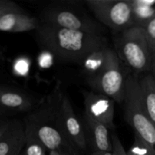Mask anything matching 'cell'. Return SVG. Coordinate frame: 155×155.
Wrapping results in <instances>:
<instances>
[{
    "mask_svg": "<svg viewBox=\"0 0 155 155\" xmlns=\"http://www.w3.org/2000/svg\"><path fill=\"white\" fill-rule=\"evenodd\" d=\"M36 33L39 45L58 59L79 65L92 51L108 46L107 38L100 35L42 24Z\"/></svg>",
    "mask_w": 155,
    "mask_h": 155,
    "instance_id": "cell-1",
    "label": "cell"
},
{
    "mask_svg": "<svg viewBox=\"0 0 155 155\" xmlns=\"http://www.w3.org/2000/svg\"><path fill=\"white\" fill-rule=\"evenodd\" d=\"M114 50L120 60L135 74L151 71L152 54L142 27H133L117 33Z\"/></svg>",
    "mask_w": 155,
    "mask_h": 155,
    "instance_id": "cell-2",
    "label": "cell"
},
{
    "mask_svg": "<svg viewBox=\"0 0 155 155\" xmlns=\"http://www.w3.org/2000/svg\"><path fill=\"white\" fill-rule=\"evenodd\" d=\"M124 120L155 153V126L144 106L139 77L128 74L126 80L124 100Z\"/></svg>",
    "mask_w": 155,
    "mask_h": 155,
    "instance_id": "cell-3",
    "label": "cell"
},
{
    "mask_svg": "<svg viewBox=\"0 0 155 155\" xmlns=\"http://www.w3.org/2000/svg\"><path fill=\"white\" fill-rule=\"evenodd\" d=\"M40 24L58 28L104 36V28L88 15L61 6H49L40 12Z\"/></svg>",
    "mask_w": 155,
    "mask_h": 155,
    "instance_id": "cell-4",
    "label": "cell"
},
{
    "mask_svg": "<svg viewBox=\"0 0 155 155\" xmlns=\"http://www.w3.org/2000/svg\"><path fill=\"white\" fill-rule=\"evenodd\" d=\"M126 80L120 60L112 48L109 50L106 64L99 74L93 78L86 79L93 92L110 97L116 103L124 102Z\"/></svg>",
    "mask_w": 155,
    "mask_h": 155,
    "instance_id": "cell-5",
    "label": "cell"
},
{
    "mask_svg": "<svg viewBox=\"0 0 155 155\" xmlns=\"http://www.w3.org/2000/svg\"><path fill=\"white\" fill-rule=\"evenodd\" d=\"M87 7L101 24L117 33L133 27L130 0H87Z\"/></svg>",
    "mask_w": 155,
    "mask_h": 155,
    "instance_id": "cell-6",
    "label": "cell"
},
{
    "mask_svg": "<svg viewBox=\"0 0 155 155\" xmlns=\"http://www.w3.org/2000/svg\"><path fill=\"white\" fill-rule=\"evenodd\" d=\"M56 127L64 137L80 152L88 149L83 125L74 112L66 94H62L56 114Z\"/></svg>",
    "mask_w": 155,
    "mask_h": 155,
    "instance_id": "cell-7",
    "label": "cell"
},
{
    "mask_svg": "<svg viewBox=\"0 0 155 155\" xmlns=\"http://www.w3.org/2000/svg\"><path fill=\"white\" fill-rule=\"evenodd\" d=\"M27 138L39 141L48 151L79 155V151L64 137L56 125H31L24 124Z\"/></svg>",
    "mask_w": 155,
    "mask_h": 155,
    "instance_id": "cell-8",
    "label": "cell"
},
{
    "mask_svg": "<svg viewBox=\"0 0 155 155\" xmlns=\"http://www.w3.org/2000/svg\"><path fill=\"white\" fill-rule=\"evenodd\" d=\"M84 114L92 120L105 126L110 130L114 129L115 101L110 97L90 91L83 93Z\"/></svg>",
    "mask_w": 155,
    "mask_h": 155,
    "instance_id": "cell-9",
    "label": "cell"
},
{
    "mask_svg": "<svg viewBox=\"0 0 155 155\" xmlns=\"http://www.w3.org/2000/svg\"><path fill=\"white\" fill-rule=\"evenodd\" d=\"M42 100L24 91L0 86V108L7 112H31Z\"/></svg>",
    "mask_w": 155,
    "mask_h": 155,
    "instance_id": "cell-10",
    "label": "cell"
},
{
    "mask_svg": "<svg viewBox=\"0 0 155 155\" xmlns=\"http://www.w3.org/2000/svg\"><path fill=\"white\" fill-rule=\"evenodd\" d=\"M83 128L91 152H112L111 134L105 126L83 115Z\"/></svg>",
    "mask_w": 155,
    "mask_h": 155,
    "instance_id": "cell-11",
    "label": "cell"
},
{
    "mask_svg": "<svg viewBox=\"0 0 155 155\" xmlns=\"http://www.w3.org/2000/svg\"><path fill=\"white\" fill-rule=\"evenodd\" d=\"M26 144L24 123L11 120L7 130L0 140V155H20Z\"/></svg>",
    "mask_w": 155,
    "mask_h": 155,
    "instance_id": "cell-12",
    "label": "cell"
},
{
    "mask_svg": "<svg viewBox=\"0 0 155 155\" xmlns=\"http://www.w3.org/2000/svg\"><path fill=\"white\" fill-rule=\"evenodd\" d=\"M40 26L38 18L24 11L9 12L0 17V31L7 33H24L36 30Z\"/></svg>",
    "mask_w": 155,
    "mask_h": 155,
    "instance_id": "cell-13",
    "label": "cell"
},
{
    "mask_svg": "<svg viewBox=\"0 0 155 155\" xmlns=\"http://www.w3.org/2000/svg\"><path fill=\"white\" fill-rule=\"evenodd\" d=\"M133 27L144 28L155 18V0H130Z\"/></svg>",
    "mask_w": 155,
    "mask_h": 155,
    "instance_id": "cell-14",
    "label": "cell"
},
{
    "mask_svg": "<svg viewBox=\"0 0 155 155\" xmlns=\"http://www.w3.org/2000/svg\"><path fill=\"white\" fill-rule=\"evenodd\" d=\"M110 48L108 45L92 51L80 64V66L86 75V80L95 77L103 69L107 62Z\"/></svg>",
    "mask_w": 155,
    "mask_h": 155,
    "instance_id": "cell-15",
    "label": "cell"
},
{
    "mask_svg": "<svg viewBox=\"0 0 155 155\" xmlns=\"http://www.w3.org/2000/svg\"><path fill=\"white\" fill-rule=\"evenodd\" d=\"M139 83L145 108L155 126V81L151 74H147L139 78Z\"/></svg>",
    "mask_w": 155,
    "mask_h": 155,
    "instance_id": "cell-16",
    "label": "cell"
},
{
    "mask_svg": "<svg viewBox=\"0 0 155 155\" xmlns=\"http://www.w3.org/2000/svg\"><path fill=\"white\" fill-rule=\"evenodd\" d=\"M127 155H155V153L139 135L135 133L134 142L127 151Z\"/></svg>",
    "mask_w": 155,
    "mask_h": 155,
    "instance_id": "cell-17",
    "label": "cell"
},
{
    "mask_svg": "<svg viewBox=\"0 0 155 155\" xmlns=\"http://www.w3.org/2000/svg\"><path fill=\"white\" fill-rule=\"evenodd\" d=\"M24 153L25 155H45L47 150L38 140L26 137Z\"/></svg>",
    "mask_w": 155,
    "mask_h": 155,
    "instance_id": "cell-18",
    "label": "cell"
},
{
    "mask_svg": "<svg viewBox=\"0 0 155 155\" xmlns=\"http://www.w3.org/2000/svg\"><path fill=\"white\" fill-rule=\"evenodd\" d=\"M145 36L151 51L155 50V18L148 23L144 27Z\"/></svg>",
    "mask_w": 155,
    "mask_h": 155,
    "instance_id": "cell-19",
    "label": "cell"
},
{
    "mask_svg": "<svg viewBox=\"0 0 155 155\" xmlns=\"http://www.w3.org/2000/svg\"><path fill=\"white\" fill-rule=\"evenodd\" d=\"M23 10L18 4L8 0H0V17L9 12H22Z\"/></svg>",
    "mask_w": 155,
    "mask_h": 155,
    "instance_id": "cell-20",
    "label": "cell"
},
{
    "mask_svg": "<svg viewBox=\"0 0 155 155\" xmlns=\"http://www.w3.org/2000/svg\"><path fill=\"white\" fill-rule=\"evenodd\" d=\"M111 140L113 145V155H127V151L124 149L120 139L116 133L111 134Z\"/></svg>",
    "mask_w": 155,
    "mask_h": 155,
    "instance_id": "cell-21",
    "label": "cell"
},
{
    "mask_svg": "<svg viewBox=\"0 0 155 155\" xmlns=\"http://www.w3.org/2000/svg\"><path fill=\"white\" fill-rule=\"evenodd\" d=\"M10 121L11 120L8 119H3L0 120V140L7 130L9 124H10Z\"/></svg>",
    "mask_w": 155,
    "mask_h": 155,
    "instance_id": "cell-22",
    "label": "cell"
},
{
    "mask_svg": "<svg viewBox=\"0 0 155 155\" xmlns=\"http://www.w3.org/2000/svg\"><path fill=\"white\" fill-rule=\"evenodd\" d=\"M151 54H152V61H151V71H150L149 74L152 76L155 81V50L151 51Z\"/></svg>",
    "mask_w": 155,
    "mask_h": 155,
    "instance_id": "cell-23",
    "label": "cell"
},
{
    "mask_svg": "<svg viewBox=\"0 0 155 155\" xmlns=\"http://www.w3.org/2000/svg\"><path fill=\"white\" fill-rule=\"evenodd\" d=\"M88 155H113L112 152H90Z\"/></svg>",
    "mask_w": 155,
    "mask_h": 155,
    "instance_id": "cell-24",
    "label": "cell"
},
{
    "mask_svg": "<svg viewBox=\"0 0 155 155\" xmlns=\"http://www.w3.org/2000/svg\"><path fill=\"white\" fill-rule=\"evenodd\" d=\"M48 155H62L61 153L56 151H48Z\"/></svg>",
    "mask_w": 155,
    "mask_h": 155,
    "instance_id": "cell-25",
    "label": "cell"
},
{
    "mask_svg": "<svg viewBox=\"0 0 155 155\" xmlns=\"http://www.w3.org/2000/svg\"><path fill=\"white\" fill-rule=\"evenodd\" d=\"M6 113H7V111H5V110H2V109L0 108V116H2V115L5 114H6Z\"/></svg>",
    "mask_w": 155,
    "mask_h": 155,
    "instance_id": "cell-26",
    "label": "cell"
},
{
    "mask_svg": "<svg viewBox=\"0 0 155 155\" xmlns=\"http://www.w3.org/2000/svg\"><path fill=\"white\" fill-rule=\"evenodd\" d=\"M20 155H25V154H24V151H22V152L21 153V154H20Z\"/></svg>",
    "mask_w": 155,
    "mask_h": 155,
    "instance_id": "cell-27",
    "label": "cell"
},
{
    "mask_svg": "<svg viewBox=\"0 0 155 155\" xmlns=\"http://www.w3.org/2000/svg\"><path fill=\"white\" fill-rule=\"evenodd\" d=\"M62 155H70V154H63V153H61Z\"/></svg>",
    "mask_w": 155,
    "mask_h": 155,
    "instance_id": "cell-28",
    "label": "cell"
},
{
    "mask_svg": "<svg viewBox=\"0 0 155 155\" xmlns=\"http://www.w3.org/2000/svg\"><path fill=\"white\" fill-rule=\"evenodd\" d=\"M0 55H2V52H1V51H0Z\"/></svg>",
    "mask_w": 155,
    "mask_h": 155,
    "instance_id": "cell-29",
    "label": "cell"
},
{
    "mask_svg": "<svg viewBox=\"0 0 155 155\" xmlns=\"http://www.w3.org/2000/svg\"><path fill=\"white\" fill-rule=\"evenodd\" d=\"M0 56H1V55H0Z\"/></svg>",
    "mask_w": 155,
    "mask_h": 155,
    "instance_id": "cell-30",
    "label": "cell"
}]
</instances>
